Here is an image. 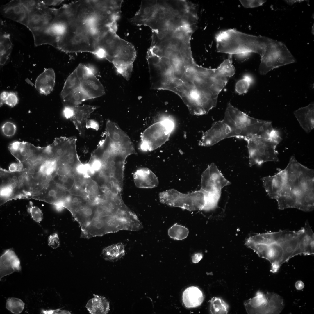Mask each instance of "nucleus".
Here are the masks:
<instances>
[{
	"label": "nucleus",
	"instance_id": "obj_1",
	"mask_svg": "<svg viewBox=\"0 0 314 314\" xmlns=\"http://www.w3.org/2000/svg\"><path fill=\"white\" fill-rule=\"evenodd\" d=\"M146 58L151 88L175 93L195 115L206 114L216 107L230 79L223 65L215 69L199 66L187 50H163L158 55L149 53Z\"/></svg>",
	"mask_w": 314,
	"mask_h": 314
},
{
	"label": "nucleus",
	"instance_id": "obj_2",
	"mask_svg": "<svg viewBox=\"0 0 314 314\" xmlns=\"http://www.w3.org/2000/svg\"><path fill=\"white\" fill-rule=\"evenodd\" d=\"M217 51L229 55H247L252 53L261 56L269 38L256 36L230 29L219 32L215 36Z\"/></svg>",
	"mask_w": 314,
	"mask_h": 314
},
{
	"label": "nucleus",
	"instance_id": "obj_3",
	"mask_svg": "<svg viewBox=\"0 0 314 314\" xmlns=\"http://www.w3.org/2000/svg\"><path fill=\"white\" fill-rule=\"evenodd\" d=\"M117 31L110 29L104 32L97 39V46L100 58L107 60L120 71L132 64L136 52L132 44L120 38L116 34Z\"/></svg>",
	"mask_w": 314,
	"mask_h": 314
},
{
	"label": "nucleus",
	"instance_id": "obj_4",
	"mask_svg": "<svg viewBox=\"0 0 314 314\" xmlns=\"http://www.w3.org/2000/svg\"><path fill=\"white\" fill-rule=\"evenodd\" d=\"M223 119L231 128L233 137L245 140L255 136L267 137L274 129L271 122L251 117L230 103Z\"/></svg>",
	"mask_w": 314,
	"mask_h": 314
},
{
	"label": "nucleus",
	"instance_id": "obj_5",
	"mask_svg": "<svg viewBox=\"0 0 314 314\" xmlns=\"http://www.w3.org/2000/svg\"><path fill=\"white\" fill-rule=\"evenodd\" d=\"M96 35L85 24H68L59 37L57 48L67 53L87 52L99 57Z\"/></svg>",
	"mask_w": 314,
	"mask_h": 314
},
{
	"label": "nucleus",
	"instance_id": "obj_6",
	"mask_svg": "<svg viewBox=\"0 0 314 314\" xmlns=\"http://www.w3.org/2000/svg\"><path fill=\"white\" fill-rule=\"evenodd\" d=\"M123 0H94L95 12L90 25L97 33L111 28L117 30Z\"/></svg>",
	"mask_w": 314,
	"mask_h": 314
},
{
	"label": "nucleus",
	"instance_id": "obj_7",
	"mask_svg": "<svg viewBox=\"0 0 314 314\" xmlns=\"http://www.w3.org/2000/svg\"><path fill=\"white\" fill-rule=\"evenodd\" d=\"M175 124L170 117L164 116L142 133L140 148L144 151H151L159 147L169 139Z\"/></svg>",
	"mask_w": 314,
	"mask_h": 314
},
{
	"label": "nucleus",
	"instance_id": "obj_8",
	"mask_svg": "<svg viewBox=\"0 0 314 314\" xmlns=\"http://www.w3.org/2000/svg\"><path fill=\"white\" fill-rule=\"evenodd\" d=\"M261 57L259 71L262 75H265L275 68L295 62V58L284 44L271 39Z\"/></svg>",
	"mask_w": 314,
	"mask_h": 314
},
{
	"label": "nucleus",
	"instance_id": "obj_9",
	"mask_svg": "<svg viewBox=\"0 0 314 314\" xmlns=\"http://www.w3.org/2000/svg\"><path fill=\"white\" fill-rule=\"evenodd\" d=\"M249 154L250 167L258 166L267 162H278V152L276 150L280 143L269 138L255 136L246 140Z\"/></svg>",
	"mask_w": 314,
	"mask_h": 314
},
{
	"label": "nucleus",
	"instance_id": "obj_10",
	"mask_svg": "<svg viewBox=\"0 0 314 314\" xmlns=\"http://www.w3.org/2000/svg\"><path fill=\"white\" fill-rule=\"evenodd\" d=\"M159 198L163 204L190 211L202 210L204 203V193L201 190L183 194L170 189L160 193Z\"/></svg>",
	"mask_w": 314,
	"mask_h": 314
},
{
	"label": "nucleus",
	"instance_id": "obj_11",
	"mask_svg": "<svg viewBox=\"0 0 314 314\" xmlns=\"http://www.w3.org/2000/svg\"><path fill=\"white\" fill-rule=\"evenodd\" d=\"M57 9L49 7L39 1L38 5L29 10L26 26L32 34L48 31L56 16Z\"/></svg>",
	"mask_w": 314,
	"mask_h": 314
},
{
	"label": "nucleus",
	"instance_id": "obj_12",
	"mask_svg": "<svg viewBox=\"0 0 314 314\" xmlns=\"http://www.w3.org/2000/svg\"><path fill=\"white\" fill-rule=\"evenodd\" d=\"M75 69L80 80L81 88L89 99L101 97L104 94L103 85L91 68L81 63Z\"/></svg>",
	"mask_w": 314,
	"mask_h": 314
},
{
	"label": "nucleus",
	"instance_id": "obj_13",
	"mask_svg": "<svg viewBox=\"0 0 314 314\" xmlns=\"http://www.w3.org/2000/svg\"><path fill=\"white\" fill-rule=\"evenodd\" d=\"M231 183L216 165L212 163L202 174L200 189L206 191H221L224 187Z\"/></svg>",
	"mask_w": 314,
	"mask_h": 314
},
{
	"label": "nucleus",
	"instance_id": "obj_14",
	"mask_svg": "<svg viewBox=\"0 0 314 314\" xmlns=\"http://www.w3.org/2000/svg\"><path fill=\"white\" fill-rule=\"evenodd\" d=\"M231 137H233L231 128L223 119L215 122L211 128L203 133L199 144L210 146Z\"/></svg>",
	"mask_w": 314,
	"mask_h": 314
},
{
	"label": "nucleus",
	"instance_id": "obj_15",
	"mask_svg": "<svg viewBox=\"0 0 314 314\" xmlns=\"http://www.w3.org/2000/svg\"><path fill=\"white\" fill-rule=\"evenodd\" d=\"M70 194L69 191L57 184L53 180L32 198L53 206L59 204H64L65 199Z\"/></svg>",
	"mask_w": 314,
	"mask_h": 314
},
{
	"label": "nucleus",
	"instance_id": "obj_16",
	"mask_svg": "<svg viewBox=\"0 0 314 314\" xmlns=\"http://www.w3.org/2000/svg\"><path fill=\"white\" fill-rule=\"evenodd\" d=\"M69 107L71 114L69 119L78 131L79 135L83 137L88 118L91 113L99 106L85 105Z\"/></svg>",
	"mask_w": 314,
	"mask_h": 314
},
{
	"label": "nucleus",
	"instance_id": "obj_17",
	"mask_svg": "<svg viewBox=\"0 0 314 314\" xmlns=\"http://www.w3.org/2000/svg\"><path fill=\"white\" fill-rule=\"evenodd\" d=\"M1 15L4 17L26 26L29 11L24 6L21 0H12L1 6Z\"/></svg>",
	"mask_w": 314,
	"mask_h": 314
},
{
	"label": "nucleus",
	"instance_id": "obj_18",
	"mask_svg": "<svg viewBox=\"0 0 314 314\" xmlns=\"http://www.w3.org/2000/svg\"><path fill=\"white\" fill-rule=\"evenodd\" d=\"M286 179L285 169H278V172L274 175L261 179L263 187L270 198L276 199L278 196L285 186Z\"/></svg>",
	"mask_w": 314,
	"mask_h": 314
},
{
	"label": "nucleus",
	"instance_id": "obj_19",
	"mask_svg": "<svg viewBox=\"0 0 314 314\" xmlns=\"http://www.w3.org/2000/svg\"><path fill=\"white\" fill-rule=\"evenodd\" d=\"M21 270L20 261L15 252L11 249L6 250L0 257V280Z\"/></svg>",
	"mask_w": 314,
	"mask_h": 314
},
{
	"label": "nucleus",
	"instance_id": "obj_20",
	"mask_svg": "<svg viewBox=\"0 0 314 314\" xmlns=\"http://www.w3.org/2000/svg\"><path fill=\"white\" fill-rule=\"evenodd\" d=\"M133 176L135 184L138 188H151L157 187L158 184L157 177L151 170L147 168L137 169Z\"/></svg>",
	"mask_w": 314,
	"mask_h": 314
},
{
	"label": "nucleus",
	"instance_id": "obj_21",
	"mask_svg": "<svg viewBox=\"0 0 314 314\" xmlns=\"http://www.w3.org/2000/svg\"><path fill=\"white\" fill-rule=\"evenodd\" d=\"M295 116L300 126L307 133L314 128V104H310L301 107L294 112Z\"/></svg>",
	"mask_w": 314,
	"mask_h": 314
},
{
	"label": "nucleus",
	"instance_id": "obj_22",
	"mask_svg": "<svg viewBox=\"0 0 314 314\" xmlns=\"http://www.w3.org/2000/svg\"><path fill=\"white\" fill-rule=\"evenodd\" d=\"M55 80L53 70L51 68L46 69L37 77L35 82V88L40 94H48L53 89Z\"/></svg>",
	"mask_w": 314,
	"mask_h": 314
},
{
	"label": "nucleus",
	"instance_id": "obj_23",
	"mask_svg": "<svg viewBox=\"0 0 314 314\" xmlns=\"http://www.w3.org/2000/svg\"><path fill=\"white\" fill-rule=\"evenodd\" d=\"M204 296L198 287L192 286L187 288L183 292V302L187 308H194L200 306L203 302Z\"/></svg>",
	"mask_w": 314,
	"mask_h": 314
},
{
	"label": "nucleus",
	"instance_id": "obj_24",
	"mask_svg": "<svg viewBox=\"0 0 314 314\" xmlns=\"http://www.w3.org/2000/svg\"><path fill=\"white\" fill-rule=\"evenodd\" d=\"M304 233V228L298 231L297 234L293 237L279 243L282 248L283 254L281 262V265L292 258L298 243Z\"/></svg>",
	"mask_w": 314,
	"mask_h": 314
},
{
	"label": "nucleus",
	"instance_id": "obj_25",
	"mask_svg": "<svg viewBox=\"0 0 314 314\" xmlns=\"http://www.w3.org/2000/svg\"><path fill=\"white\" fill-rule=\"evenodd\" d=\"M267 302L265 294L258 291L255 297L247 300L244 304L248 313L264 314Z\"/></svg>",
	"mask_w": 314,
	"mask_h": 314
},
{
	"label": "nucleus",
	"instance_id": "obj_26",
	"mask_svg": "<svg viewBox=\"0 0 314 314\" xmlns=\"http://www.w3.org/2000/svg\"><path fill=\"white\" fill-rule=\"evenodd\" d=\"M94 297L90 299L85 307L92 314H106L110 310L109 303L104 297L94 295Z\"/></svg>",
	"mask_w": 314,
	"mask_h": 314
},
{
	"label": "nucleus",
	"instance_id": "obj_27",
	"mask_svg": "<svg viewBox=\"0 0 314 314\" xmlns=\"http://www.w3.org/2000/svg\"><path fill=\"white\" fill-rule=\"evenodd\" d=\"M265 295L267 302L265 308L264 314L280 313L284 307L282 297L273 292H268Z\"/></svg>",
	"mask_w": 314,
	"mask_h": 314
},
{
	"label": "nucleus",
	"instance_id": "obj_28",
	"mask_svg": "<svg viewBox=\"0 0 314 314\" xmlns=\"http://www.w3.org/2000/svg\"><path fill=\"white\" fill-rule=\"evenodd\" d=\"M0 64L4 65L9 58L12 49V44L10 35L0 30Z\"/></svg>",
	"mask_w": 314,
	"mask_h": 314
},
{
	"label": "nucleus",
	"instance_id": "obj_29",
	"mask_svg": "<svg viewBox=\"0 0 314 314\" xmlns=\"http://www.w3.org/2000/svg\"><path fill=\"white\" fill-rule=\"evenodd\" d=\"M125 254L124 245L122 243L112 245L104 249L101 254L107 261H113L121 258Z\"/></svg>",
	"mask_w": 314,
	"mask_h": 314
},
{
	"label": "nucleus",
	"instance_id": "obj_30",
	"mask_svg": "<svg viewBox=\"0 0 314 314\" xmlns=\"http://www.w3.org/2000/svg\"><path fill=\"white\" fill-rule=\"evenodd\" d=\"M80 88V80L75 69L68 77L65 82L60 93L61 99Z\"/></svg>",
	"mask_w": 314,
	"mask_h": 314
},
{
	"label": "nucleus",
	"instance_id": "obj_31",
	"mask_svg": "<svg viewBox=\"0 0 314 314\" xmlns=\"http://www.w3.org/2000/svg\"><path fill=\"white\" fill-rule=\"evenodd\" d=\"M282 230L278 232L259 233L249 237L247 240L255 243L270 245L278 241Z\"/></svg>",
	"mask_w": 314,
	"mask_h": 314
},
{
	"label": "nucleus",
	"instance_id": "obj_32",
	"mask_svg": "<svg viewBox=\"0 0 314 314\" xmlns=\"http://www.w3.org/2000/svg\"><path fill=\"white\" fill-rule=\"evenodd\" d=\"M202 191L204 194V203L202 210L207 211L215 209L217 206L221 197V191Z\"/></svg>",
	"mask_w": 314,
	"mask_h": 314
},
{
	"label": "nucleus",
	"instance_id": "obj_33",
	"mask_svg": "<svg viewBox=\"0 0 314 314\" xmlns=\"http://www.w3.org/2000/svg\"><path fill=\"white\" fill-rule=\"evenodd\" d=\"M304 234L303 242L304 246V255L314 254V233L307 221L304 227Z\"/></svg>",
	"mask_w": 314,
	"mask_h": 314
},
{
	"label": "nucleus",
	"instance_id": "obj_34",
	"mask_svg": "<svg viewBox=\"0 0 314 314\" xmlns=\"http://www.w3.org/2000/svg\"><path fill=\"white\" fill-rule=\"evenodd\" d=\"M283 254L282 247L280 244L277 242H274L269 245L266 259L271 264L278 263L281 265Z\"/></svg>",
	"mask_w": 314,
	"mask_h": 314
},
{
	"label": "nucleus",
	"instance_id": "obj_35",
	"mask_svg": "<svg viewBox=\"0 0 314 314\" xmlns=\"http://www.w3.org/2000/svg\"><path fill=\"white\" fill-rule=\"evenodd\" d=\"M168 232L170 238L177 240H181L187 237L189 230L185 226L175 224L169 228Z\"/></svg>",
	"mask_w": 314,
	"mask_h": 314
},
{
	"label": "nucleus",
	"instance_id": "obj_36",
	"mask_svg": "<svg viewBox=\"0 0 314 314\" xmlns=\"http://www.w3.org/2000/svg\"><path fill=\"white\" fill-rule=\"evenodd\" d=\"M210 310L212 314H227L228 305L222 299L215 297L210 301Z\"/></svg>",
	"mask_w": 314,
	"mask_h": 314
},
{
	"label": "nucleus",
	"instance_id": "obj_37",
	"mask_svg": "<svg viewBox=\"0 0 314 314\" xmlns=\"http://www.w3.org/2000/svg\"><path fill=\"white\" fill-rule=\"evenodd\" d=\"M24 303L20 299L15 297L9 298L7 300L6 308L12 313H21L24 309Z\"/></svg>",
	"mask_w": 314,
	"mask_h": 314
},
{
	"label": "nucleus",
	"instance_id": "obj_38",
	"mask_svg": "<svg viewBox=\"0 0 314 314\" xmlns=\"http://www.w3.org/2000/svg\"><path fill=\"white\" fill-rule=\"evenodd\" d=\"M252 77L248 74L244 75L242 78L238 80L235 85L236 92L239 94L246 93L252 81Z\"/></svg>",
	"mask_w": 314,
	"mask_h": 314
},
{
	"label": "nucleus",
	"instance_id": "obj_39",
	"mask_svg": "<svg viewBox=\"0 0 314 314\" xmlns=\"http://www.w3.org/2000/svg\"><path fill=\"white\" fill-rule=\"evenodd\" d=\"M27 210L35 222L40 223L42 221L43 215L42 211L38 207L33 206L32 203L28 208Z\"/></svg>",
	"mask_w": 314,
	"mask_h": 314
},
{
	"label": "nucleus",
	"instance_id": "obj_40",
	"mask_svg": "<svg viewBox=\"0 0 314 314\" xmlns=\"http://www.w3.org/2000/svg\"><path fill=\"white\" fill-rule=\"evenodd\" d=\"M1 129L5 135L7 137H11L15 134L16 127L14 123L8 122H5L2 125Z\"/></svg>",
	"mask_w": 314,
	"mask_h": 314
},
{
	"label": "nucleus",
	"instance_id": "obj_41",
	"mask_svg": "<svg viewBox=\"0 0 314 314\" xmlns=\"http://www.w3.org/2000/svg\"><path fill=\"white\" fill-rule=\"evenodd\" d=\"M242 5L246 8L257 7L262 5L266 2L265 0H240Z\"/></svg>",
	"mask_w": 314,
	"mask_h": 314
},
{
	"label": "nucleus",
	"instance_id": "obj_42",
	"mask_svg": "<svg viewBox=\"0 0 314 314\" xmlns=\"http://www.w3.org/2000/svg\"><path fill=\"white\" fill-rule=\"evenodd\" d=\"M48 242V245L53 249L58 247L60 245L59 238L56 233L50 235L49 237Z\"/></svg>",
	"mask_w": 314,
	"mask_h": 314
},
{
	"label": "nucleus",
	"instance_id": "obj_43",
	"mask_svg": "<svg viewBox=\"0 0 314 314\" xmlns=\"http://www.w3.org/2000/svg\"><path fill=\"white\" fill-rule=\"evenodd\" d=\"M18 99L17 94L14 92H10L5 103L8 106L13 107L18 103Z\"/></svg>",
	"mask_w": 314,
	"mask_h": 314
},
{
	"label": "nucleus",
	"instance_id": "obj_44",
	"mask_svg": "<svg viewBox=\"0 0 314 314\" xmlns=\"http://www.w3.org/2000/svg\"><path fill=\"white\" fill-rule=\"evenodd\" d=\"M304 233L300 240L297 248L293 254L292 258L298 255L303 254L304 253V245L303 239Z\"/></svg>",
	"mask_w": 314,
	"mask_h": 314
},
{
	"label": "nucleus",
	"instance_id": "obj_45",
	"mask_svg": "<svg viewBox=\"0 0 314 314\" xmlns=\"http://www.w3.org/2000/svg\"><path fill=\"white\" fill-rule=\"evenodd\" d=\"M9 170L11 172H21L24 170V167L22 163H13L10 165Z\"/></svg>",
	"mask_w": 314,
	"mask_h": 314
},
{
	"label": "nucleus",
	"instance_id": "obj_46",
	"mask_svg": "<svg viewBox=\"0 0 314 314\" xmlns=\"http://www.w3.org/2000/svg\"><path fill=\"white\" fill-rule=\"evenodd\" d=\"M39 1L37 0H21L23 5L28 11L36 6Z\"/></svg>",
	"mask_w": 314,
	"mask_h": 314
},
{
	"label": "nucleus",
	"instance_id": "obj_47",
	"mask_svg": "<svg viewBox=\"0 0 314 314\" xmlns=\"http://www.w3.org/2000/svg\"><path fill=\"white\" fill-rule=\"evenodd\" d=\"M41 313L43 314H71L70 312L65 310H61L60 309L55 310H42Z\"/></svg>",
	"mask_w": 314,
	"mask_h": 314
},
{
	"label": "nucleus",
	"instance_id": "obj_48",
	"mask_svg": "<svg viewBox=\"0 0 314 314\" xmlns=\"http://www.w3.org/2000/svg\"><path fill=\"white\" fill-rule=\"evenodd\" d=\"M63 0H42L41 2L45 5L48 6H50L58 5L61 3Z\"/></svg>",
	"mask_w": 314,
	"mask_h": 314
},
{
	"label": "nucleus",
	"instance_id": "obj_49",
	"mask_svg": "<svg viewBox=\"0 0 314 314\" xmlns=\"http://www.w3.org/2000/svg\"><path fill=\"white\" fill-rule=\"evenodd\" d=\"M86 128H92L96 130H98L99 126L97 122L94 120H88L86 125Z\"/></svg>",
	"mask_w": 314,
	"mask_h": 314
},
{
	"label": "nucleus",
	"instance_id": "obj_50",
	"mask_svg": "<svg viewBox=\"0 0 314 314\" xmlns=\"http://www.w3.org/2000/svg\"><path fill=\"white\" fill-rule=\"evenodd\" d=\"M9 93L7 91H3L0 94L1 106L5 103L9 95Z\"/></svg>",
	"mask_w": 314,
	"mask_h": 314
},
{
	"label": "nucleus",
	"instance_id": "obj_51",
	"mask_svg": "<svg viewBox=\"0 0 314 314\" xmlns=\"http://www.w3.org/2000/svg\"><path fill=\"white\" fill-rule=\"evenodd\" d=\"M281 265L279 263L275 262L271 264L270 271L273 273L276 272L279 270Z\"/></svg>",
	"mask_w": 314,
	"mask_h": 314
},
{
	"label": "nucleus",
	"instance_id": "obj_52",
	"mask_svg": "<svg viewBox=\"0 0 314 314\" xmlns=\"http://www.w3.org/2000/svg\"><path fill=\"white\" fill-rule=\"evenodd\" d=\"M202 255L200 253H196L192 257V262L194 263H198L202 259Z\"/></svg>",
	"mask_w": 314,
	"mask_h": 314
},
{
	"label": "nucleus",
	"instance_id": "obj_53",
	"mask_svg": "<svg viewBox=\"0 0 314 314\" xmlns=\"http://www.w3.org/2000/svg\"><path fill=\"white\" fill-rule=\"evenodd\" d=\"M304 284L301 281L299 280L295 283V288L298 290H302L304 287Z\"/></svg>",
	"mask_w": 314,
	"mask_h": 314
},
{
	"label": "nucleus",
	"instance_id": "obj_54",
	"mask_svg": "<svg viewBox=\"0 0 314 314\" xmlns=\"http://www.w3.org/2000/svg\"><path fill=\"white\" fill-rule=\"evenodd\" d=\"M285 1L288 4L292 5L295 2H301L303 0H285Z\"/></svg>",
	"mask_w": 314,
	"mask_h": 314
},
{
	"label": "nucleus",
	"instance_id": "obj_55",
	"mask_svg": "<svg viewBox=\"0 0 314 314\" xmlns=\"http://www.w3.org/2000/svg\"><path fill=\"white\" fill-rule=\"evenodd\" d=\"M163 12L165 14H167L169 12L168 9L167 8H162Z\"/></svg>",
	"mask_w": 314,
	"mask_h": 314
},
{
	"label": "nucleus",
	"instance_id": "obj_56",
	"mask_svg": "<svg viewBox=\"0 0 314 314\" xmlns=\"http://www.w3.org/2000/svg\"><path fill=\"white\" fill-rule=\"evenodd\" d=\"M176 37L179 39H181L183 37V35L181 33H178L176 34Z\"/></svg>",
	"mask_w": 314,
	"mask_h": 314
},
{
	"label": "nucleus",
	"instance_id": "obj_57",
	"mask_svg": "<svg viewBox=\"0 0 314 314\" xmlns=\"http://www.w3.org/2000/svg\"><path fill=\"white\" fill-rule=\"evenodd\" d=\"M174 14L176 15H177L179 14V12L177 9H175L173 11Z\"/></svg>",
	"mask_w": 314,
	"mask_h": 314
},
{
	"label": "nucleus",
	"instance_id": "obj_58",
	"mask_svg": "<svg viewBox=\"0 0 314 314\" xmlns=\"http://www.w3.org/2000/svg\"><path fill=\"white\" fill-rule=\"evenodd\" d=\"M172 49L173 50H176L177 49L176 47L174 45H172L170 46Z\"/></svg>",
	"mask_w": 314,
	"mask_h": 314
},
{
	"label": "nucleus",
	"instance_id": "obj_59",
	"mask_svg": "<svg viewBox=\"0 0 314 314\" xmlns=\"http://www.w3.org/2000/svg\"><path fill=\"white\" fill-rule=\"evenodd\" d=\"M188 17L187 16H183L182 18V19L183 20L185 21H186L188 19Z\"/></svg>",
	"mask_w": 314,
	"mask_h": 314
},
{
	"label": "nucleus",
	"instance_id": "obj_60",
	"mask_svg": "<svg viewBox=\"0 0 314 314\" xmlns=\"http://www.w3.org/2000/svg\"><path fill=\"white\" fill-rule=\"evenodd\" d=\"M168 10L169 11L170 13L173 12V11H174V9L172 7H170V8H169L168 9Z\"/></svg>",
	"mask_w": 314,
	"mask_h": 314
},
{
	"label": "nucleus",
	"instance_id": "obj_61",
	"mask_svg": "<svg viewBox=\"0 0 314 314\" xmlns=\"http://www.w3.org/2000/svg\"><path fill=\"white\" fill-rule=\"evenodd\" d=\"M87 24H88V23H87ZM93 31H94V30H93ZM94 33H95V32H94Z\"/></svg>",
	"mask_w": 314,
	"mask_h": 314
}]
</instances>
